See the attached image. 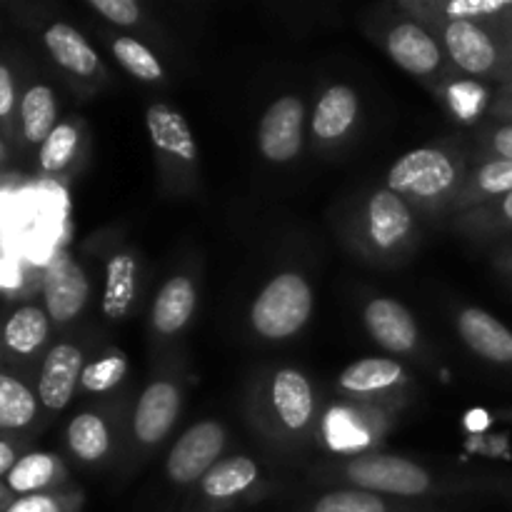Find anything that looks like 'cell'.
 Segmentation results:
<instances>
[{
  "mask_svg": "<svg viewBox=\"0 0 512 512\" xmlns=\"http://www.w3.org/2000/svg\"><path fill=\"white\" fill-rule=\"evenodd\" d=\"M360 318H363L373 343L388 350L390 355H400V358L418 355L420 345H423V333H420L415 315L400 300L375 295L363 305Z\"/></svg>",
  "mask_w": 512,
  "mask_h": 512,
  "instance_id": "19",
  "label": "cell"
},
{
  "mask_svg": "<svg viewBox=\"0 0 512 512\" xmlns=\"http://www.w3.org/2000/svg\"><path fill=\"white\" fill-rule=\"evenodd\" d=\"M315 308V293L298 270H283L265 283L250 305V328L270 343L290 340L308 325Z\"/></svg>",
  "mask_w": 512,
  "mask_h": 512,
  "instance_id": "8",
  "label": "cell"
},
{
  "mask_svg": "<svg viewBox=\"0 0 512 512\" xmlns=\"http://www.w3.org/2000/svg\"><path fill=\"white\" fill-rule=\"evenodd\" d=\"M250 425L275 450L298 455L323 428V403L313 380L295 365L260 370L245 400Z\"/></svg>",
  "mask_w": 512,
  "mask_h": 512,
  "instance_id": "2",
  "label": "cell"
},
{
  "mask_svg": "<svg viewBox=\"0 0 512 512\" xmlns=\"http://www.w3.org/2000/svg\"><path fill=\"white\" fill-rule=\"evenodd\" d=\"M398 8L408 15L468 20L490 30L512 15V0H398Z\"/></svg>",
  "mask_w": 512,
  "mask_h": 512,
  "instance_id": "28",
  "label": "cell"
},
{
  "mask_svg": "<svg viewBox=\"0 0 512 512\" xmlns=\"http://www.w3.org/2000/svg\"><path fill=\"white\" fill-rule=\"evenodd\" d=\"M43 308L48 310L53 328H70L83 315L90 300V278L80 260L68 250H58L45 263L43 280Z\"/></svg>",
  "mask_w": 512,
  "mask_h": 512,
  "instance_id": "15",
  "label": "cell"
},
{
  "mask_svg": "<svg viewBox=\"0 0 512 512\" xmlns=\"http://www.w3.org/2000/svg\"><path fill=\"white\" fill-rule=\"evenodd\" d=\"M495 268H498L505 278L512 280V243L495 253Z\"/></svg>",
  "mask_w": 512,
  "mask_h": 512,
  "instance_id": "41",
  "label": "cell"
},
{
  "mask_svg": "<svg viewBox=\"0 0 512 512\" xmlns=\"http://www.w3.org/2000/svg\"><path fill=\"white\" fill-rule=\"evenodd\" d=\"M40 398L20 375L8 368L0 373V430L8 435H23L33 428L40 413Z\"/></svg>",
  "mask_w": 512,
  "mask_h": 512,
  "instance_id": "31",
  "label": "cell"
},
{
  "mask_svg": "<svg viewBox=\"0 0 512 512\" xmlns=\"http://www.w3.org/2000/svg\"><path fill=\"white\" fill-rule=\"evenodd\" d=\"M360 123V95L345 83H330L318 93L310 113V145L315 153H333L353 138Z\"/></svg>",
  "mask_w": 512,
  "mask_h": 512,
  "instance_id": "17",
  "label": "cell"
},
{
  "mask_svg": "<svg viewBox=\"0 0 512 512\" xmlns=\"http://www.w3.org/2000/svg\"><path fill=\"white\" fill-rule=\"evenodd\" d=\"M50 328H53V323H50L48 310L40 308V305L25 303L15 308L3 328L5 368L38 358L40 350H45V345H48Z\"/></svg>",
  "mask_w": 512,
  "mask_h": 512,
  "instance_id": "26",
  "label": "cell"
},
{
  "mask_svg": "<svg viewBox=\"0 0 512 512\" xmlns=\"http://www.w3.org/2000/svg\"><path fill=\"white\" fill-rule=\"evenodd\" d=\"M63 488H70V473L65 460L58 453L30 450L18 460L10 475L3 478V505L15 498L53 493V490Z\"/></svg>",
  "mask_w": 512,
  "mask_h": 512,
  "instance_id": "23",
  "label": "cell"
},
{
  "mask_svg": "<svg viewBox=\"0 0 512 512\" xmlns=\"http://www.w3.org/2000/svg\"><path fill=\"white\" fill-rule=\"evenodd\" d=\"M130 413L128 405L115 403L85 408L70 418L65 428V448L70 458L88 470H103L123 460L128 448Z\"/></svg>",
  "mask_w": 512,
  "mask_h": 512,
  "instance_id": "10",
  "label": "cell"
},
{
  "mask_svg": "<svg viewBox=\"0 0 512 512\" xmlns=\"http://www.w3.org/2000/svg\"><path fill=\"white\" fill-rule=\"evenodd\" d=\"M365 33L385 50L390 60L425 85L443 95L455 83V70L440 40L423 23L398 8V3L373 8L365 18Z\"/></svg>",
  "mask_w": 512,
  "mask_h": 512,
  "instance_id": "5",
  "label": "cell"
},
{
  "mask_svg": "<svg viewBox=\"0 0 512 512\" xmlns=\"http://www.w3.org/2000/svg\"><path fill=\"white\" fill-rule=\"evenodd\" d=\"M450 228L463 238L475 240V243H488V240L510 238L512 235V193L495 203L483 205L478 210L458 215L450 220Z\"/></svg>",
  "mask_w": 512,
  "mask_h": 512,
  "instance_id": "32",
  "label": "cell"
},
{
  "mask_svg": "<svg viewBox=\"0 0 512 512\" xmlns=\"http://www.w3.org/2000/svg\"><path fill=\"white\" fill-rule=\"evenodd\" d=\"M413 18L440 40L455 73L470 80L510 83V65L503 43L485 25L468 23V20L430 18V15H413Z\"/></svg>",
  "mask_w": 512,
  "mask_h": 512,
  "instance_id": "7",
  "label": "cell"
},
{
  "mask_svg": "<svg viewBox=\"0 0 512 512\" xmlns=\"http://www.w3.org/2000/svg\"><path fill=\"white\" fill-rule=\"evenodd\" d=\"M512 193V160H483L475 163L465 178L460 195L448 213V223L458 215L478 210Z\"/></svg>",
  "mask_w": 512,
  "mask_h": 512,
  "instance_id": "27",
  "label": "cell"
},
{
  "mask_svg": "<svg viewBox=\"0 0 512 512\" xmlns=\"http://www.w3.org/2000/svg\"><path fill=\"white\" fill-rule=\"evenodd\" d=\"M298 512H453L443 505L408 503V500L385 498L355 488H323L320 493L303 498Z\"/></svg>",
  "mask_w": 512,
  "mask_h": 512,
  "instance_id": "25",
  "label": "cell"
},
{
  "mask_svg": "<svg viewBox=\"0 0 512 512\" xmlns=\"http://www.w3.org/2000/svg\"><path fill=\"white\" fill-rule=\"evenodd\" d=\"M58 98L48 83H30L20 95L18 135L25 148H43L45 140L58 128Z\"/></svg>",
  "mask_w": 512,
  "mask_h": 512,
  "instance_id": "29",
  "label": "cell"
},
{
  "mask_svg": "<svg viewBox=\"0 0 512 512\" xmlns=\"http://www.w3.org/2000/svg\"><path fill=\"white\" fill-rule=\"evenodd\" d=\"M140 295V255L133 248H118L103 270L100 315L105 323L123 325L133 315Z\"/></svg>",
  "mask_w": 512,
  "mask_h": 512,
  "instance_id": "21",
  "label": "cell"
},
{
  "mask_svg": "<svg viewBox=\"0 0 512 512\" xmlns=\"http://www.w3.org/2000/svg\"><path fill=\"white\" fill-rule=\"evenodd\" d=\"M490 123H512V83L500 85L488 108Z\"/></svg>",
  "mask_w": 512,
  "mask_h": 512,
  "instance_id": "39",
  "label": "cell"
},
{
  "mask_svg": "<svg viewBox=\"0 0 512 512\" xmlns=\"http://www.w3.org/2000/svg\"><path fill=\"white\" fill-rule=\"evenodd\" d=\"M475 163L512 160V123H488L473 138Z\"/></svg>",
  "mask_w": 512,
  "mask_h": 512,
  "instance_id": "35",
  "label": "cell"
},
{
  "mask_svg": "<svg viewBox=\"0 0 512 512\" xmlns=\"http://www.w3.org/2000/svg\"><path fill=\"white\" fill-rule=\"evenodd\" d=\"M45 53L55 63V68L70 80L78 90H98L108 80L103 58L90 45V40L75 25L65 20H53L40 33Z\"/></svg>",
  "mask_w": 512,
  "mask_h": 512,
  "instance_id": "14",
  "label": "cell"
},
{
  "mask_svg": "<svg viewBox=\"0 0 512 512\" xmlns=\"http://www.w3.org/2000/svg\"><path fill=\"white\" fill-rule=\"evenodd\" d=\"M310 483L320 488H355L408 503L440 505L460 498H488L510 493L512 485L500 475L435 470L405 455L365 450L355 455H333L308 470Z\"/></svg>",
  "mask_w": 512,
  "mask_h": 512,
  "instance_id": "1",
  "label": "cell"
},
{
  "mask_svg": "<svg viewBox=\"0 0 512 512\" xmlns=\"http://www.w3.org/2000/svg\"><path fill=\"white\" fill-rule=\"evenodd\" d=\"M88 150L90 135L85 120L78 115L65 118L38 150V170L48 178H70L80 173L88 160Z\"/></svg>",
  "mask_w": 512,
  "mask_h": 512,
  "instance_id": "24",
  "label": "cell"
},
{
  "mask_svg": "<svg viewBox=\"0 0 512 512\" xmlns=\"http://www.w3.org/2000/svg\"><path fill=\"white\" fill-rule=\"evenodd\" d=\"M455 330L465 348L480 360L498 368H512V330L503 320L483 308H460L455 313Z\"/></svg>",
  "mask_w": 512,
  "mask_h": 512,
  "instance_id": "22",
  "label": "cell"
},
{
  "mask_svg": "<svg viewBox=\"0 0 512 512\" xmlns=\"http://www.w3.org/2000/svg\"><path fill=\"white\" fill-rule=\"evenodd\" d=\"M105 43H108L110 53H113L115 63L125 70L128 75H133L138 83L145 85H165L168 83V70H165L163 60L155 55V50L150 48L145 40L135 38L128 33H103Z\"/></svg>",
  "mask_w": 512,
  "mask_h": 512,
  "instance_id": "30",
  "label": "cell"
},
{
  "mask_svg": "<svg viewBox=\"0 0 512 512\" xmlns=\"http://www.w3.org/2000/svg\"><path fill=\"white\" fill-rule=\"evenodd\" d=\"M268 480L250 455L220 460L188 495L185 512H235L265 498Z\"/></svg>",
  "mask_w": 512,
  "mask_h": 512,
  "instance_id": "11",
  "label": "cell"
},
{
  "mask_svg": "<svg viewBox=\"0 0 512 512\" xmlns=\"http://www.w3.org/2000/svg\"><path fill=\"white\" fill-rule=\"evenodd\" d=\"M495 415H498V420H503V423L512 425V405H508V408H500Z\"/></svg>",
  "mask_w": 512,
  "mask_h": 512,
  "instance_id": "42",
  "label": "cell"
},
{
  "mask_svg": "<svg viewBox=\"0 0 512 512\" xmlns=\"http://www.w3.org/2000/svg\"><path fill=\"white\" fill-rule=\"evenodd\" d=\"M85 363H88V353L75 340H58L43 355L38 380H35V393H38L40 405L50 415L63 413L70 400L75 398Z\"/></svg>",
  "mask_w": 512,
  "mask_h": 512,
  "instance_id": "18",
  "label": "cell"
},
{
  "mask_svg": "<svg viewBox=\"0 0 512 512\" xmlns=\"http://www.w3.org/2000/svg\"><path fill=\"white\" fill-rule=\"evenodd\" d=\"M340 240L363 263L400 268L420 245V215L388 185H375L343 210Z\"/></svg>",
  "mask_w": 512,
  "mask_h": 512,
  "instance_id": "3",
  "label": "cell"
},
{
  "mask_svg": "<svg viewBox=\"0 0 512 512\" xmlns=\"http://www.w3.org/2000/svg\"><path fill=\"white\" fill-rule=\"evenodd\" d=\"M198 283L193 275L175 273L160 285L150 308V340L153 345L173 343L188 330L198 313Z\"/></svg>",
  "mask_w": 512,
  "mask_h": 512,
  "instance_id": "20",
  "label": "cell"
},
{
  "mask_svg": "<svg viewBox=\"0 0 512 512\" xmlns=\"http://www.w3.org/2000/svg\"><path fill=\"white\" fill-rule=\"evenodd\" d=\"M18 110L20 95L13 68L8 63H0V123H3V140H8V143L10 135H13V125L18 123Z\"/></svg>",
  "mask_w": 512,
  "mask_h": 512,
  "instance_id": "37",
  "label": "cell"
},
{
  "mask_svg": "<svg viewBox=\"0 0 512 512\" xmlns=\"http://www.w3.org/2000/svg\"><path fill=\"white\" fill-rule=\"evenodd\" d=\"M145 128L158 165L160 190L173 198L198 195L200 150L185 115L165 100H155L145 110Z\"/></svg>",
  "mask_w": 512,
  "mask_h": 512,
  "instance_id": "6",
  "label": "cell"
},
{
  "mask_svg": "<svg viewBox=\"0 0 512 512\" xmlns=\"http://www.w3.org/2000/svg\"><path fill=\"white\" fill-rule=\"evenodd\" d=\"M85 495L78 488L53 490V493L15 498L3 505V512H83Z\"/></svg>",
  "mask_w": 512,
  "mask_h": 512,
  "instance_id": "34",
  "label": "cell"
},
{
  "mask_svg": "<svg viewBox=\"0 0 512 512\" xmlns=\"http://www.w3.org/2000/svg\"><path fill=\"white\" fill-rule=\"evenodd\" d=\"M23 440H18V435H0V478L10 475V470L18 465V460L23 458Z\"/></svg>",
  "mask_w": 512,
  "mask_h": 512,
  "instance_id": "38",
  "label": "cell"
},
{
  "mask_svg": "<svg viewBox=\"0 0 512 512\" xmlns=\"http://www.w3.org/2000/svg\"><path fill=\"white\" fill-rule=\"evenodd\" d=\"M185 388L178 373H160L140 390L130 408L128 460L140 465L168 440L183 413Z\"/></svg>",
  "mask_w": 512,
  "mask_h": 512,
  "instance_id": "9",
  "label": "cell"
},
{
  "mask_svg": "<svg viewBox=\"0 0 512 512\" xmlns=\"http://www.w3.org/2000/svg\"><path fill=\"white\" fill-rule=\"evenodd\" d=\"M473 165V140L443 138L400 155L390 165L385 185L420 218L448 220L450 208Z\"/></svg>",
  "mask_w": 512,
  "mask_h": 512,
  "instance_id": "4",
  "label": "cell"
},
{
  "mask_svg": "<svg viewBox=\"0 0 512 512\" xmlns=\"http://www.w3.org/2000/svg\"><path fill=\"white\" fill-rule=\"evenodd\" d=\"M88 8L115 28H145V8L138 0H88Z\"/></svg>",
  "mask_w": 512,
  "mask_h": 512,
  "instance_id": "36",
  "label": "cell"
},
{
  "mask_svg": "<svg viewBox=\"0 0 512 512\" xmlns=\"http://www.w3.org/2000/svg\"><path fill=\"white\" fill-rule=\"evenodd\" d=\"M410 388L413 378L405 365L385 355L355 360L335 378V390L343 403L368 405L390 413H398L400 405L408 400Z\"/></svg>",
  "mask_w": 512,
  "mask_h": 512,
  "instance_id": "12",
  "label": "cell"
},
{
  "mask_svg": "<svg viewBox=\"0 0 512 512\" xmlns=\"http://www.w3.org/2000/svg\"><path fill=\"white\" fill-rule=\"evenodd\" d=\"M310 123L305 100L300 95H280L258 123V153L270 165H288L305 145V125Z\"/></svg>",
  "mask_w": 512,
  "mask_h": 512,
  "instance_id": "16",
  "label": "cell"
},
{
  "mask_svg": "<svg viewBox=\"0 0 512 512\" xmlns=\"http://www.w3.org/2000/svg\"><path fill=\"white\" fill-rule=\"evenodd\" d=\"M125 375H128V355L115 348L103 350L85 363L80 390L85 395H108L123 385Z\"/></svg>",
  "mask_w": 512,
  "mask_h": 512,
  "instance_id": "33",
  "label": "cell"
},
{
  "mask_svg": "<svg viewBox=\"0 0 512 512\" xmlns=\"http://www.w3.org/2000/svg\"><path fill=\"white\" fill-rule=\"evenodd\" d=\"M225 448H228L225 425L215 418L200 420L180 433L173 443L165 458V478L173 488L193 490L223 460Z\"/></svg>",
  "mask_w": 512,
  "mask_h": 512,
  "instance_id": "13",
  "label": "cell"
},
{
  "mask_svg": "<svg viewBox=\"0 0 512 512\" xmlns=\"http://www.w3.org/2000/svg\"><path fill=\"white\" fill-rule=\"evenodd\" d=\"M490 33L503 43L505 55H508V65H510V83H512V15H508L505 20H500L495 28H490Z\"/></svg>",
  "mask_w": 512,
  "mask_h": 512,
  "instance_id": "40",
  "label": "cell"
}]
</instances>
